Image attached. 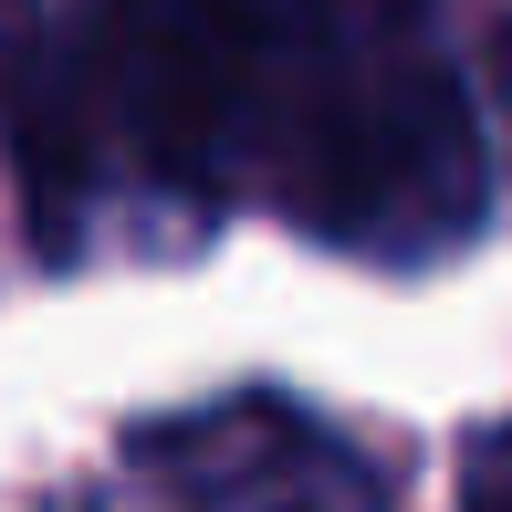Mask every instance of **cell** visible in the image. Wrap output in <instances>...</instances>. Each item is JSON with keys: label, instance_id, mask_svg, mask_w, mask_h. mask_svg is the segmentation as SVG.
Here are the masks:
<instances>
[{"label": "cell", "instance_id": "cell-1", "mask_svg": "<svg viewBox=\"0 0 512 512\" xmlns=\"http://www.w3.org/2000/svg\"><path fill=\"white\" fill-rule=\"evenodd\" d=\"M136 471L178 502L251 512V502H387V471L345 429L304 418L293 398H220L189 418L136 429Z\"/></svg>", "mask_w": 512, "mask_h": 512}, {"label": "cell", "instance_id": "cell-2", "mask_svg": "<svg viewBox=\"0 0 512 512\" xmlns=\"http://www.w3.org/2000/svg\"><path fill=\"white\" fill-rule=\"evenodd\" d=\"M460 492H471V502L512 492V429H481V439H471V460H460Z\"/></svg>", "mask_w": 512, "mask_h": 512}, {"label": "cell", "instance_id": "cell-3", "mask_svg": "<svg viewBox=\"0 0 512 512\" xmlns=\"http://www.w3.org/2000/svg\"><path fill=\"white\" fill-rule=\"evenodd\" d=\"M492 95H502V147H512V21H502V42H492Z\"/></svg>", "mask_w": 512, "mask_h": 512}]
</instances>
